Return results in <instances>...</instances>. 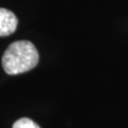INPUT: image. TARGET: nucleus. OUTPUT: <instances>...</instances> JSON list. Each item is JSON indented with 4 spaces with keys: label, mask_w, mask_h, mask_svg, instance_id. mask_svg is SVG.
<instances>
[{
    "label": "nucleus",
    "mask_w": 128,
    "mask_h": 128,
    "mask_svg": "<svg viewBox=\"0 0 128 128\" xmlns=\"http://www.w3.org/2000/svg\"><path fill=\"white\" fill-rule=\"evenodd\" d=\"M13 128H40V126L36 123H34L32 120L27 118H22L17 120L14 125Z\"/></svg>",
    "instance_id": "nucleus-3"
},
{
    "label": "nucleus",
    "mask_w": 128,
    "mask_h": 128,
    "mask_svg": "<svg viewBox=\"0 0 128 128\" xmlns=\"http://www.w3.org/2000/svg\"><path fill=\"white\" fill-rule=\"evenodd\" d=\"M17 22V18L13 12L0 8V36H6L13 33L16 30Z\"/></svg>",
    "instance_id": "nucleus-2"
},
{
    "label": "nucleus",
    "mask_w": 128,
    "mask_h": 128,
    "mask_svg": "<svg viewBox=\"0 0 128 128\" xmlns=\"http://www.w3.org/2000/svg\"><path fill=\"white\" fill-rule=\"evenodd\" d=\"M40 56L29 41H17L6 48L2 57V66L6 74L17 75L32 70L38 63Z\"/></svg>",
    "instance_id": "nucleus-1"
}]
</instances>
